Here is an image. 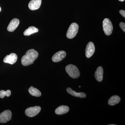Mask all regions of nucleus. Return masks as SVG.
I'll return each instance as SVG.
<instances>
[{
  "label": "nucleus",
  "mask_w": 125,
  "mask_h": 125,
  "mask_svg": "<svg viewBox=\"0 0 125 125\" xmlns=\"http://www.w3.org/2000/svg\"><path fill=\"white\" fill-rule=\"evenodd\" d=\"M38 52L34 49H30L22 57L21 60L22 65L27 66L32 64L38 57Z\"/></svg>",
  "instance_id": "1"
},
{
  "label": "nucleus",
  "mask_w": 125,
  "mask_h": 125,
  "mask_svg": "<svg viewBox=\"0 0 125 125\" xmlns=\"http://www.w3.org/2000/svg\"><path fill=\"white\" fill-rule=\"evenodd\" d=\"M65 70L69 75L71 78L74 79L78 78L80 75L79 71L74 65H67L65 67Z\"/></svg>",
  "instance_id": "2"
},
{
  "label": "nucleus",
  "mask_w": 125,
  "mask_h": 125,
  "mask_svg": "<svg viewBox=\"0 0 125 125\" xmlns=\"http://www.w3.org/2000/svg\"><path fill=\"white\" fill-rule=\"evenodd\" d=\"M104 31L107 36H110L112 34L113 28L111 21L108 18H105L103 22Z\"/></svg>",
  "instance_id": "3"
},
{
  "label": "nucleus",
  "mask_w": 125,
  "mask_h": 125,
  "mask_svg": "<svg viewBox=\"0 0 125 125\" xmlns=\"http://www.w3.org/2000/svg\"><path fill=\"white\" fill-rule=\"evenodd\" d=\"M79 28V25L77 23H72L69 27L66 33L67 38L70 39L74 38L78 33Z\"/></svg>",
  "instance_id": "4"
},
{
  "label": "nucleus",
  "mask_w": 125,
  "mask_h": 125,
  "mask_svg": "<svg viewBox=\"0 0 125 125\" xmlns=\"http://www.w3.org/2000/svg\"><path fill=\"white\" fill-rule=\"evenodd\" d=\"M41 110V108L40 106H35L27 108L25 110V113L27 116L29 117H33L38 114Z\"/></svg>",
  "instance_id": "5"
},
{
  "label": "nucleus",
  "mask_w": 125,
  "mask_h": 125,
  "mask_svg": "<svg viewBox=\"0 0 125 125\" xmlns=\"http://www.w3.org/2000/svg\"><path fill=\"white\" fill-rule=\"evenodd\" d=\"M12 114L11 111L6 110L0 114V123H5L11 120Z\"/></svg>",
  "instance_id": "6"
},
{
  "label": "nucleus",
  "mask_w": 125,
  "mask_h": 125,
  "mask_svg": "<svg viewBox=\"0 0 125 125\" xmlns=\"http://www.w3.org/2000/svg\"><path fill=\"white\" fill-rule=\"evenodd\" d=\"M95 52V47L94 43L92 42H90L88 43L85 50V54L86 57L90 58L93 55Z\"/></svg>",
  "instance_id": "7"
},
{
  "label": "nucleus",
  "mask_w": 125,
  "mask_h": 125,
  "mask_svg": "<svg viewBox=\"0 0 125 125\" xmlns=\"http://www.w3.org/2000/svg\"><path fill=\"white\" fill-rule=\"evenodd\" d=\"M66 55V52L64 51L57 52L52 57V60L54 62H60L65 57Z\"/></svg>",
  "instance_id": "8"
},
{
  "label": "nucleus",
  "mask_w": 125,
  "mask_h": 125,
  "mask_svg": "<svg viewBox=\"0 0 125 125\" xmlns=\"http://www.w3.org/2000/svg\"><path fill=\"white\" fill-rule=\"evenodd\" d=\"M18 56L15 53H12L10 55L6 56L3 60V62L5 63L13 64L17 61Z\"/></svg>",
  "instance_id": "9"
},
{
  "label": "nucleus",
  "mask_w": 125,
  "mask_h": 125,
  "mask_svg": "<svg viewBox=\"0 0 125 125\" xmlns=\"http://www.w3.org/2000/svg\"><path fill=\"white\" fill-rule=\"evenodd\" d=\"M19 23L20 21L18 19L16 18L13 19L10 21L7 27V30L9 32H13L18 27Z\"/></svg>",
  "instance_id": "10"
},
{
  "label": "nucleus",
  "mask_w": 125,
  "mask_h": 125,
  "mask_svg": "<svg viewBox=\"0 0 125 125\" xmlns=\"http://www.w3.org/2000/svg\"><path fill=\"white\" fill-rule=\"evenodd\" d=\"M42 1V0H31L29 4V9L32 10H38L40 7Z\"/></svg>",
  "instance_id": "11"
},
{
  "label": "nucleus",
  "mask_w": 125,
  "mask_h": 125,
  "mask_svg": "<svg viewBox=\"0 0 125 125\" xmlns=\"http://www.w3.org/2000/svg\"><path fill=\"white\" fill-rule=\"evenodd\" d=\"M103 69L102 66H99L96 70L94 73V77L98 82H101L103 79Z\"/></svg>",
  "instance_id": "12"
},
{
  "label": "nucleus",
  "mask_w": 125,
  "mask_h": 125,
  "mask_svg": "<svg viewBox=\"0 0 125 125\" xmlns=\"http://www.w3.org/2000/svg\"><path fill=\"white\" fill-rule=\"evenodd\" d=\"M69 108L65 105H62L56 109L55 113L57 115H61L67 113L69 111Z\"/></svg>",
  "instance_id": "13"
},
{
  "label": "nucleus",
  "mask_w": 125,
  "mask_h": 125,
  "mask_svg": "<svg viewBox=\"0 0 125 125\" xmlns=\"http://www.w3.org/2000/svg\"><path fill=\"white\" fill-rule=\"evenodd\" d=\"M68 93L71 94L72 96L81 98H84L86 97V94L83 93H77L72 90L71 88H68L66 89Z\"/></svg>",
  "instance_id": "14"
},
{
  "label": "nucleus",
  "mask_w": 125,
  "mask_h": 125,
  "mask_svg": "<svg viewBox=\"0 0 125 125\" xmlns=\"http://www.w3.org/2000/svg\"><path fill=\"white\" fill-rule=\"evenodd\" d=\"M120 97L117 95L112 96L109 99L108 101V104L109 105L113 106L118 104L120 101Z\"/></svg>",
  "instance_id": "15"
},
{
  "label": "nucleus",
  "mask_w": 125,
  "mask_h": 125,
  "mask_svg": "<svg viewBox=\"0 0 125 125\" xmlns=\"http://www.w3.org/2000/svg\"><path fill=\"white\" fill-rule=\"evenodd\" d=\"M38 29L33 26L29 27L28 29H26L24 32V35L25 36H29L32 34L38 32Z\"/></svg>",
  "instance_id": "16"
},
{
  "label": "nucleus",
  "mask_w": 125,
  "mask_h": 125,
  "mask_svg": "<svg viewBox=\"0 0 125 125\" xmlns=\"http://www.w3.org/2000/svg\"><path fill=\"white\" fill-rule=\"evenodd\" d=\"M29 92L31 95L35 97H39L42 95V94L40 91L36 88H34L32 86H31L29 88Z\"/></svg>",
  "instance_id": "17"
},
{
  "label": "nucleus",
  "mask_w": 125,
  "mask_h": 125,
  "mask_svg": "<svg viewBox=\"0 0 125 125\" xmlns=\"http://www.w3.org/2000/svg\"><path fill=\"white\" fill-rule=\"evenodd\" d=\"M11 92L10 90H8L6 91L4 90H1L0 91V97L1 98H3L5 96L9 97L10 96Z\"/></svg>",
  "instance_id": "18"
},
{
  "label": "nucleus",
  "mask_w": 125,
  "mask_h": 125,
  "mask_svg": "<svg viewBox=\"0 0 125 125\" xmlns=\"http://www.w3.org/2000/svg\"><path fill=\"white\" fill-rule=\"evenodd\" d=\"M120 27L124 32H125V23L121 22L120 23Z\"/></svg>",
  "instance_id": "19"
},
{
  "label": "nucleus",
  "mask_w": 125,
  "mask_h": 125,
  "mask_svg": "<svg viewBox=\"0 0 125 125\" xmlns=\"http://www.w3.org/2000/svg\"><path fill=\"white\" fill-rule=\"evenodd\" d=\"M119 12H120V14L124 18H125V10H120V11H119Z\"/></svg>",
  "instance_id": "20"
},
{
  "label": "nucleus",
  "mask_w": 125,
  "mask_h": 125,
  "mask_svg": "<svg viewBox=\"0 0 125 125\" xmlns=\"http://www.w3.org/2000/svg\"><path fill=\"white\" fill-rule=\"evenodd\" d=\"M118 0L120 1H125V0Z\"/></svg>",
  "instance_id": "21"
},
{
  "label": "nucleus",
  "mask_w": 125,
  "mask_h": 125,
  "mask_svg": "<svg viewBox=\"0 0 125 125\" xmlns=\"http://www.w3.org/2000/svg\"><path fill=\"white\" fill-rule=\"evenodd\" d=\"M115 125V124H110V125Z\"/></svg>",
  "instance_id": "22"
},
{
  "label": "nucleus",
  "mask_w": 125,
  "mask_h": 125,
  "mask_svg": "<svg viewBox=\"0 0 125 125\" xmlns=\"http://www.w3.org/2000/svg\"><path fill=\"white\" fill-rule=\"evenodd\" d=\"M1 11V8L0 7V12Z\"/></svg>",
  "instance_id": "23"
},
{
  "label": "nucleus",
  "mask_w": 125,
  "mask_h": 125,
  "mask_svg": "<svg viewBox=\"0 0 125 125\" xmlns=\"http://www.w3.org/2000/svg\"><path fill=\"white\" fill-rule=\"evenodd\" d=\"M79 87H81V86H79Z\"/></svg>",
  "instance_id": "24"
}]
</instances>
